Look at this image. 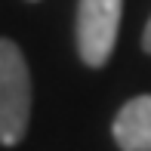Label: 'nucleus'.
Returning a JSON list of instances; mask_svg holds the SVG:
<instances>
[{
    "label": "nucleus",
    "mask_w": 151,
    "mask_h": 151,
    "mask_svg": "<svg viewBox=\"0 0 151 151\" xmlns=\"http://www.w3.org/2000/svg\"><path fill=\"white\" fill-rule=\"evenodd\" d=\"M31 120V71L19 43L0 37V145H19Z\"/></svg>",
    "instance_id": "obj_1"
},
{
    "label": "nucleus",
    "mask_w": 151,
    "mask_h": 151,
    "mask_svg": "<svg viewBox=\"0 0 151 151\" xmlns=\"http://www.w3.org/2000/svg\"><path fill=\"white\" fill-rule=\"evenodd\" d=\"M120 12L123 0H77L74 37H77V52L83 65L102 68L111 59L120 31Z\"/></svg>",
    "instance_id": "obj_2"
},
{
    "label": "nucleus",
    "mask_w": 151,
    "mask_h": 151,
    "mask_svg": "<svg viewBox=\"0 0 151 151\" xmlns=\"http://www.w3.org/2000/svg\"><path fill=\"white\" fill-rule=\"evenodd\" d=\"M114 142L120 151H151V96H136L114 117Z\"/></svg>",
    "instance_id": "obj_3"
},
{
    "label": "nucleus",
    "mask_w": 151,
    "mask_h": 151,
    "mask_svg": "<svg viewBox=\"0 0 151 151\" xmlns=\"http://www.w3.org/2000/svg\"><path fill=\"white\" fill-rule=\"evenodd\" d=\"M142 50H145V52H151V19H148L145 31H142Z\"/></svg>",
    "instance_id": "obj_4"
}]
</instances>
